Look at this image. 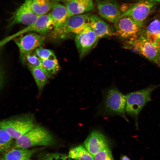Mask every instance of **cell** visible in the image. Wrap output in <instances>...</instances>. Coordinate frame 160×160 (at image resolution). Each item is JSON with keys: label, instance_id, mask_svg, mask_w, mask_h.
<instances>
[{"label": "cell", "instance_id": "25", "mask_svg": "<svg viewBox=\"0 0 160 160\" xmlns=\"http://www.w3.org/2000/svg\"><path fill=\"white\" fill-rule=\"evenodd\" d=\"M38 159L39 160H71L68 155L59 153H41Z\"/></svg>", "mask_w": 160, "mask_h": 160}, {"label": "cell", "instance_id": "4", "mask_svg": "<svg viewBox=\"0 0 160 160\" xmlns=\"http://www.w3.org/2000/svg\"><path fill=\"white\" fill-rule=\"evenodd\" d=\"M32 116H25L0 121V127L5 130L12 138L17 139L35 127Z\"/></svg>", "mask_w": 160, "mask_h": 160}, {"label": "cell", "instance_id": "29", "mask_svg": "<svg viewBox=\"0 0 160 160\" xmlns=\"http://www.w3.org/2000/svg\"><path fill=\"white\" fill-rule=\"evenodd\" d=\"M15 38L16 36L14 34L0 41V48L10 40L14 39Z\"/></svg>", "mask_w": 160, "mask_h": 160}, {"label": "cell", "instance_id": "15", "mask_svg": "<svg viewBox=\"0 0 160 160\" xmlns=\"http://www.w3.org/2000/svg\"><path fill=\"white\" fill-rule=\"evenodd\" d=\"M90 26L99 38L115 35V32L103 20L95 15L90 16Z\"/></svg>", "mask_w": 160, "mask_h": 160}, {"label": "cell", "instance_id": "36", "mask_svg": "<svg viewBox=\"0 0 160 160\" xmlns=\"http://www.w3.org/2000/svg\"><path fill=\"white\" fill-rule=\"evenodd\" d=\"M28 160H31V159H28Z\"/></svg>", "mask_w": 160, "mask_h": 160}, {"label": "cell", "instance_id": "34", "mask_svg": "<svg viewBox=\"0 0 160 160\" xmlns=\"http://www.w3.org/2000/svg\"><path fill=\"white\" fill-rule=\"evenodd\" d=\"M0 160H7L4 158L3 157H2L0 159Z\"/></svg>", "mask_w": 160, "mask_h": 160}, {"label": "cell", "instance_id": "3", "mask_svg": "<svg viewBox=\"0 0 160 160\" xmlns=\"http://www.w3.org/2000/svg\"><path fill=\"white\" fill-rule=\"evenodd\" d=\"M90 17L86 13L71 16L57 30L52 31L53 36L65 39L71 33L76 35L89 24Z\"/></svg>", "mask_w": 160, "mask_h": 160}, {"label": "cell", "instance_id": "21", "mask_svg": "<svg viewBox=\"0 0 160 160\" xmlns=\"http://www.w3.org/2000/svg\"><path fill=\"white\" fill-rule=\"evenodd\" d=\"M68 155L74 160H95L94 156L81 145L71 149Z\"/></svg>", "mask_w": 160, "mask_h": 160}, {"label": "cell", "instance_id": "31", "mask_svg": "<svg viewBox=\"0 0 160 160\" xmlns=\"http://www.w3.org/2000/svg\"><path fill=\"white\" fill-rule=\"evenodd\" d=\"M121 160H130V159L127 156H124L121 157Z\"/></svg>", "mask_w": 160, "mask_h": 160}, {"label": "cell", "instance_id": "10", "mask_svg": "<svg viewBox=\"0 0 160 160\" xmlns=\"http://www.w3.org/2000/svg\"><path fill=\"white\" fill-rule=\"evenodd\" d=\"M130 42L140 54L160 65V52L154 44L148 41L143 36L131 41Z\"/></svg>", "mask_w": 160, "mask_h": 160}, {"label": "cell", "instance_id": "35", "mask_svg": "<svg viewBox=\"0 0 160 160\" xmlns=\"http://www.w3.org/2000/svg\"><path fill=\"white\" fill-rule=\"evenodd\" d=\"M66 0L67 1H71L73 0Z\"/></svg>", "mask_w": 160, "mask_h": 160}, {"label": "cell", "instance_id": "27", "mask_svg": "<svg viewBox=\"0 0 160 160\" xmlns=\"http://www.w3.org/2000/svg\"><path fill=\"white\" fill-rule=\"evenodd\" d=\"M42 65L46 69L51 75L58 72L60 67L57 59L53 60H41Z\"/></svg>", "mask_w": 160, "mask_h": 160}, {"label": "cell", "instance_id": "28", "mask_svg": "<svg viewBox=\"0 0 160 160\" xmlns=\"http://www.w3.org/2000/svg\"><path fill=\"white\" fill-rule=\"evenodd\" d=\"M95 160H114L109 147L104 148L94 156Z\"/></svg>", "mask_w": 160, "mask_h": 160}, {"label": "cell", "instance_id": "1", "mask_svg": "<svg viewBox=\"0 0 160 160\" xmlns=\"http://www.w3.org/2000/svg\"><path fill=\"white\" fill-rule=\"evenodd\" d=\"M55 143L53 136L45 128L35 126L16 139L14 148L27 149L36 146H51Z\"/></svg>", "mask_w": 160, "mask_h": 160}, {"label": "cell", "instance_id": "11", "mask_svg": "<svg viewBox=\"0 0 160 160\" xmlns=\"http://www.w3.org/2000/svg\"><path fill=\"white\" fill-rule=\"evenodd\" d=\"M154 4V2L140 1L122 13L121 16H129L141 27L143 22L149 15Z\"/></svg>", "mask_w": 160, "mask_h": 160}, {"label": "cell", "instance_id": "12", "mask_svg": "<svg viewBox=\"0 0 160 160\" xmlns=\"http://www.w3.org/2000/svg\"><path fill=\"white\" fill-rule=\"evenodd\" d=\"M97 6L100 16L109 23L115 24L121 15L119 7L112 0H97Z\"/></svg>", "mask_w": 160, "mask_h": 160}, {"label": "cell", "instance_id": "2", "mask_svg": "<svg viewBox=\"0 0 160 160\" xmlns=\"http://www.w3.org/2000/svg\"><path fill=\"white\" fill-rule=\"evenodd\" d=\"M158 86H149L141 90L129 93L126 95L125 110L129 115L134 119L137 128H138V119L140 112L146 103L151 100V92Z\"/></svg>", "mask_w": 160, "mask_h": 160}, {"label": "cell", "instance_id": "23", "mask_svg": "<svg viewBox=\"0 0 160 160\" xmlns=\"http://www.w3.org/2000/svg\"><path fill=\"white\" fill-rule=\"evenodd\" d=\"M12 138L4 129L0 127V153L5 152L10 147Z\"/></svg>", "mask_w": 160, "mask_h": 160}, {"label": "cell", "instance_id": "20", "mask_svg": "<svg viewBox=\"0 0 160 160\" xmlns=\"http://www.w3.org/2000/svg\"><path fill=\"white\" fill-rule=\"evenodd\" d=\"M28 68L31 72L35 81L39 92L43 89L48 82V77L41 70L27 63Z\"/></svg>", "mask_w": 160, "mask_h": 160}, {"label": "cell", "instance_id": "32", "mask_svg": "<svg viewBox=\"0 0 160 160\" xmlns=\"http://www.w3.org/2000/svg\"><path fill=\"white\" fill-rule=\"evenodd\" d=\"M155 45L156 46L160 53V41Z\"/></svg>", "mask_w": 160, "mask_h": 160}, {"label": "cell", "instance_id": "30", "mask_svg": "<svg viewBox=\"0 0 160 160\" xmlns=\"http://www.w3.org/2000/svg\"><path fill=\"white\" fill-rule=\"evenodd\" d=\"M4 73L0 65V90L2 87L4 82Z\"/></svg>", "mask_w": 160, "mask_h": 160}, {"label": "cell", "instance_id": "13", "mask_svg": "<svg viewBox=\"0 0 160 160\" xmlns=\"http://www.w3.org/2000/svg\"><path fill=\"white\" fill-rule=\"evenodd\" d=\"M85 148L94 156L103 149L109 147V142L105 136L100 132H92L84 142Z\"/></svg>", "mask_w": 160, "mask_h": 160}, {"label": "cell", "instance_id": "6", "mask_svg": "<svg viewBox=\"0 0 160 160\" xmlns=\"http://www.w3.org/2000/svg\"><path fill=\"white\" fill-rule=\"evenodd\" d=\"M126 102V95L116 88H111L105 95L104 107L108 112L119 115L128 121L125 114Z\"/></svg>", "mask_w": 160, "mask_h": 160}, {"label": "cell", "instance_id": "14", "mask_svg": "<svg viewBox=\"0 0 160 160\" xmlns=\"http://www.w3.org/2000/svg\"><path fill=\"white\" fill-rule=\"evenodd\" d=\"M52 28L53 22L49 13L40 16L35 23L28 25L15 34L17 37L29 32H36L44 34L48 33Z\"/></svg>", "mask_w": 160, "mask_h": 160}, {"label": "cell", "instance_id": "5", "mask_svg": "<svg viewBox=\"0 0 160 160\" xmlns=\"http://www.w3.org/2000/svg\"><path fill=\"white\" fill-rule=\"evenodd\" d=\"M13 39L19 48L20 60L23 64H26L27 55L41 47L44 43V38L34 32H29L24 35H21Z\"/></svg>", "mask_w": 160, "mask_h": 160}, {"label": "cell", "instance_id": "33", "mask_svg": "<svg viewBox=\"0 0 160 160\" xmlns=\"http://www.w3.org/2000/svg\"><path fill=\"white\" fill-rule=\"evenodd\" d=\"M140 1H149L152 2H159L160 1V0H140Z\"/></svg>", "mask_w": 160, "mask_h": 160}, {"label": "cell", "instance_id": "16", "mask_svg": "<svg viewBox=\"0 0 160 160\" xmlns=\"http://www.w3.org/2000/svg\"><path fill=\"white\" fill-rule=\"evenodd\" d=\"M50 13L53 22V31L57 30L65 21L68 17V12L65 6L57 1L52 2Z\"/></svg>", "mask_w": 160, "mask_h": 160}, {"label": "cell", "instance_id": "9", "mask_svg": "<svg viewBox=\"0 0 160 160\" xmlns=\"http://www.w3.org/2000/svg\"><path fill=\"white\" fill-rule=\"evenodd\" d=\"M32 1V0H25L11 17L9 27L19 23L29 25L37 21L40 16L33 11L31 6Z\"/></svg>", "mask_w": 160, "mask_h": 160}, {"label": "cell", "instance_id": "19", "mask_svg": "<svg viewBox=\"0 0 160 160\" xmlns=\"http://www.w3.org/2000/svg\"><path fill=\"white\" fill-rule=\"evenodd\" d=\"M147 40L155 45L160 41V21L156 19L148 26L145 36Z\"/></svg>", "mask_w": 160, "mask_h": 160}, {"label": "cell", "instance_id": "22", "mask_svg": "<svg viewBox=\"0 0 160 160\" xmlns=\"http://www.w3.org/2000/svg\"><path fill=\"white\" fill-rule=\"evenodd\" d=\"M52 4L51 0H32L31 6L33 12L41 16L47 14L51 9Z\"/></svg>", "mask_w": 160, "mask_h": 160}, {"label": "cell", "instance_id": "8", "mask_svg": "<svg viewBox=\"0 0 160 160\" xmlns=\"http://www.w3.org/2000/svg\"><path fill=\"white\" fill-rule=\"evenodd\" d=\"M114 25L115 35L130 41L137 38L141 27L132 18L127 16H121Z\"/></svg>", "mask_w": 160, "mask_h": 160}, {"label": "cell", "instance_id": "7", "mask_svg": "<svg viewBox=\"0 0 160 160\" xmlns=\"http://www.w3.org/2000/svg\"><path fill=\"white\" fill-rule=\"evenodd\" d=\"M98 39L89 24L76 35L75 42L80 59L84 57L96 46Z\"/></svg>", "mask_w": 160, "mask_h": 160}, {"label": "cell", "instance_id": "24", "mask_svg": "<svg viewBox=\"0 0 160 160\" xmlns=\"http://www.w3.org/2000/svg\"><path fill=\"white\" fill-rule=\"evenodd\" d=\"M26 60L27 63L42 70L48 78L52 77V75L46 70L42 65L41 60L35 54H33L32 52L26 56Z\"/></svg>", "mask_w": 160, "mask_h": 160}, {"label": "cell", "instance_id": "17", "mask_svg": "<svg viewBox=\"0 0 160 160\" xmlns=\"http://www.w3.org/2000/svg\"><path fill=\"white\" fill-rule=\"evenodd\" d=\"M65 5L68 10V17L85 13L92 10L94 7L92 0H73L67 1Z\"/></svg>", "mask_w": 160, "mask_h": 160}, {"label": "cell", "instance_id": "18", "mask_svg": "<svg viewBox=\"0 0 160 160\" xmlns=\"http://www.w3.org/2000/svg\"><path fill=\"white\" fill-rule=\"evenodd\" d=\"M40 150L14 148L5 152L2 157L7 160H28Z\"/></svg>", "mask_w": 160, "mask_h": 160}, {"label": "cell", "instance_id": "26", "mask_svg": "<svg viewBox=\"0 0 160 160\" xmlns=\"http://www.w3.org/2000/svg\"><path fill=\"white\" fill-rule=\"evenodd\" d=\"M35 54L41 60H53L56 59L54 53L51 50L41 46L36 48Z\"/></svg>", "mask_w": 160, "mask_h": 160}]
</instances>
